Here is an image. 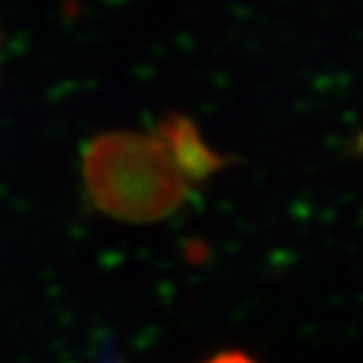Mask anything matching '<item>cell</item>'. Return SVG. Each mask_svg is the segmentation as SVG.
Returning a JSON list of instances; mask_svg holds the SVG:
<instances>
[{"instance_id":"cell-1","label":"cell","mask_w":363,"mask_h":363,"mask_svg":"<svg viewBox=\"0 0 363 363\" xmlns=\"http://www.w3.org/2000/svg\"><path fill=\"white\" fill-rule=\"evenodd\" d=\"M83 177L94 206L123 222L163 220L194 184L161 125L99 135L83 154Z\"/></svg>"},{"instance_id":"cell-2","label":"cell","mask_w":363,"mask_h":363,"mask_svg":"<svg viewBox=\"0 0 363 363\" xmlns=\"http://www.w3.org/2000/svg\"><path fill=\"white\" fill-rule=\"evenodd\" d=\"M206 363H255L250 357H245L241 352H227V354H220V357L210 359Z\"/></svg>"}]
</instances>
